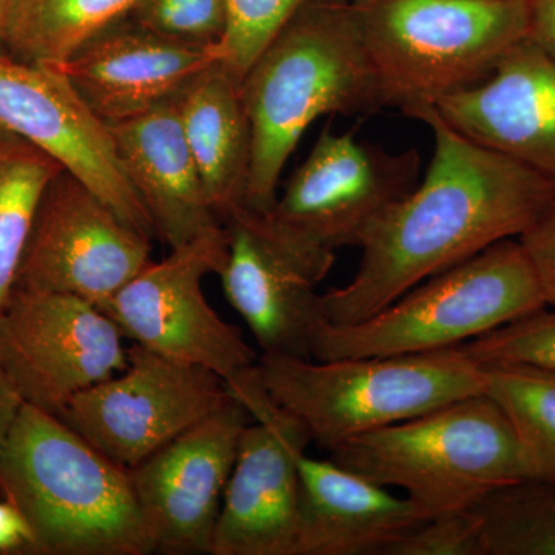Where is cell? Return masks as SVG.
Here are the masks:
<instances>
[{
  "mask_svg": "<svg viewBox=\"0 0 555 555\" xmlns=\"http://www.w3.org/2000/svg\"><path fill=\"white\" fill-rule=\"evenodd\" d=\"M459 347L478 366L531 364L555 371V312L539 310Z\"/></svg>",
  "mask_w": 555,
  "mask_h": 555,
  "instance_id": "4316f807",
  "label": "cell"
},
{
  "mask_svg": "<svg viewBox=\"0 0 555 555\" xmlns=\"http://www.w3.org/2000/svg\"><path fill=\"white\" fill-rule=\"evenodd\" d=\"M33 542L30 525L10 502H0V554H28Z\"/></svg>",
  "mask_w": 555,
  "mask_h": 555,
  "instance_id": "4dcf8cb0",
  "label": "cell"
},
{
  "mask_svg": "<svg viewBox=\"0 0 555 555\" xmlns=\"http://www.w3.org/2000/svg\"><path fill=\"white\" fill-rule=\"evenodd\" d=\"M229 255L221 278L225 298L261 349L259 356L312 358V338L323 321L318 284L331 266L278 238L264 217L248 208L222 221Z\"/></svg>",
  "mask_w": 555,
  "mask_h": 555,
  "instance_id": "2e32d148",
  "label": "cell"
},
{
  "mask_svg": "<svg viewBox=\"0 0 555 555\" xmlns=\"http://www.w3.org/2000/svg\"><path fill=\"white\" fill-rule=\"evenodd\" d=\"M0 492L30 525L28 554H153L130 470L43 409L24 403L0 447Z\"/></svg>",
  "mask_w": 555,
  "mask_h": 555,
  "instance_id": "3957f363",
  "label": "cell"
},
{
  "mask_svg": "<svg viewBox=\"0 0 555 555\" xmlns=\"http://www.w3.org/2000/svg\"><path fill=\"white\" fill-rule=\"evenodd\" d=\"M259 377L273 400L334 451L352 438L485 392L483 366L460 347L411 356L337 360L259 356Z\"/></svg>",
  "mask_w": 555,
  "mask_h": 555,
  "instance_id": "8992f818",
  "label": "cell"
},
{
  "mask_svg": "<svg viewBox=\"0 0 555 555\" xmlns=\"http://www.w3.org/2000/svg\"><path fill=\"white\" fill-rule=\"evenodd\" d=\"M543 309L545 297L524 246L518 238L503 240L357 323L323 321L313 334L312 358L454 349Z\"/></svg>",
  "mask_w": 555,
  "mask_h": 555,
  "instance_id": "52a82bcc",
  "label": "cell"
},
{
  "mask_svg": "<svg viewBox=\"0 0 555 555\" xmlns=\"http://www.w3.org/2000/svg\"><path fill=\"white\" fill-rule=\"evenodd\" d=\"M337 2H350V0H337Z\"/></svg>",
  "mask_w": 555,
  "mask_h": 555,
  "instance_id": "e575fe53",
  "label": "cell"
},
{
  "mask_svg": "<svg viewBox=\"0 0 555 555\" xmlns=\"http://www.w3.org/2000/svg\"><path fill=\"white\" fill-rule=\"evenodd\" d=\"M299 513L294 555H389L425 513L389 488L332 460L299 463Z\"/></svg>",
  "mask_w": 555,
  "mask_h": 555,
  "instance_id": "d6986e66",
  "label": "cell"
},
{
  "mask_svg": "<svg viewBox=\"0 0 555 555\" xmlns=\"http://www.w3.org/2000/svg\"><path fill=\"white\" fill-rule=\"evenodd\" d=\"M518 241L534 268L546 306H555V199Z\"/></svg>",
  "mask_w": 555,
  "mask_h": 555,
  "instance_id": "f546056e",
  "label": "cell"
},
{
  "mask_svg": "<svg viewBox=\"0 0 555 555\" xmlns=\"http://www.w3.org/2000/svg\"><path fill=\"white\" fill-rule=\"evenodd\" d=\"M483 372L485 392L509 416L531 478L555 481V371L494 364Z\"/></svg>",
  "mask_w": 555,
  "mask_h": 555,
  "instance_id": "cb8c5ba5",
  "label": "cell"
},
{
  "mask_svg": "<svg viewBox=\"0 0 555 555\" xmlns=\"http://www.w3.org/2000/svg\"><path fill=\"white\" fill-rule=\"evenodd\" d=\"M409 118L433 131L425 178L367 233L352 280L323 294L328 324L357 323L427 278L518 238L555 199L553 179L463 137L436 107Z\"/></svg>",
  "mask_w": 555,
  "mask_h": 555,
  "instance_id": "6da1fadb",
  "label": "cell"
},
{
  "mask_svg": "<svg viewBox=\"0 0 555 555\" xmlns=\"http://www.w3.org/2000/svg\"><path fill=\"white\" fill-rule=\"evenodd\" d=\"M483 555H555V481L526 478L473 507Z\"/></svg>",
  "mask_w": 555,
  "mask_h": 555,
  "instance_id": "d4e9b609",
  "label": "cell"
},
{
  "mask_svg": "<svg viewBox=\"0 0 555 555\" xmlns=\"http://www.w3.org/2000/svg\"><path fill=\"white\" fill-rule=\"evenodd\" d=\"M108 130L156 238L177 248L222 224L190 152L178 96L134 118L108 124Z\"/></svg>",
  "mask_w": 555,
  "mask_h": 555,
  "instance_id": "ffe728a7",
  "label": "cell"
},
{
  "mask_svg": "<svg viewBox=\"0 0 555 555\" xmlns=\"http://www.w3.org/2000/svg\"><path fill=\"white\" fill-rule=\"evenodd\" d=\"M385 108L403 115L477 86L528 38V0H350Z\"/></svg>",
  "mask_w": 555,
  "mask_h": 555,
  "instance_id": "5b68a950",
  "label": "cell"
},
{
  "mask_svg": "<svg viewBox=\"0 0 555 555\" xmlns=\"http://www.w3.org/2000/svg\"><path fill=\"white\" fill-rule=\"evenodd\" d=\"M250 422L233 397L129 469L153 553L210 554L241 434Z\"/></svg>",
  "mask_w": 555,
  "mask_h": 555,
  "instance_id": "9a60e30c",
  "label": "cell"
},
{
  "mask_svg": "<svg viewBox=\"0 0 555 555\" xmlns=\"http://www.w3.org/2000/svg\"><path fill=\"white\" fill-rule=\"evenodd\" d=\"M217 62L219 47L166 38L127 17L94 36L57 68L108 126L173 100Z\"/></svg>",
  "mask_w": 555,
  "mask_h": 555,
  "instance_id": "e0dca14e",
  "label": "cell"
},
{
  "mask_svg": "<svg viewBox=\"0 0 555 555\" xmlns=\"http://www.w3.org/2000/svg\"><path fill=\"white\" fill-rule=\"evenodd\" d=\"M182 129L219 221L247 208L251 126L241 86L221 62L198 73L178 94Z\"/></svg>",
  "mask_w": 555,
  "mask_h": 555,
  "instance_id": "44dd1931",
  "label": "cell"
},
{
  "mask_svg": "<svg viewBox=\"0 0 555 555\" xmlns=\"http://www.w3.org/2000/svg\"><path fill=\"white\" fill-rule=\"evenodd\" d=\"M528 38L555 61V0H528Z\"/></svg>",
  "mask_w": 555,
  "mask_h": 555,
  "instance_id": "1f68e13d",
  "label": "cell"
},
{
  "mask_svg": "<svg viewBox=\"0 0 555 555\" xmlns=\"http://www.w3.org/2000/svg\"><path fill=\"white\" fill-rule=\"evenodd\" d=\"M241 96L254 144L247 208L264 215L288 158L318 118L385 108L352 3L310 0L259 54Z\"/></svg>",
  "mask_w": 555,
  "mask_h": 555,
  "instance_id": "7a4b0ae2",
  "label": "cell"
},
{
  "mask_svg": "<svg viewBox=\"0 0 555 555\" xmlns=\"http://www.w3.org/2000/svg\"><path fill=\"white\" fill-rule=\"evenodd\" d=\"M332 459L400 489L427 517L473 509L496 489L531 478L509 416L486 392L352 438Z\"/></svg>",
  "mask_w": 555,
  "mask_h": 555,
  "instance_id": "277c9868",
  "label": "cell"
},
{
  "mask_svg": "<svg viewBox=\"0 0 555 555\" xmlns=\"http://www.w3.org/2000/svg\"><path fill=\"white\" fill-rule=\"evenodd\" d=\"M310 0H225L228 30L219 43L222 67L240 83L266 47Z\"/></svg>",
  "mask_w": 555,
  "mask_h": 555,
  "instance_id": "484cf974",
  "label": "cell"
},
{
  "mask_svg": "<svg viewBox=\"0 0 555 555\" xmlns=\"http://www.w3.org/2000/svg\"><path fill=\"white\" fill-rule=\"evenodd\" d=\"M251 422L240 438L211 555H294L308 429L269 396L258 363L225 382Z\"/></svg>",
  "mask_w": 555,
  "mask_h": 555,
  "instance_id": "30bf717a",
  "label": "cell"
},
{
  "mask_svg": "<svg viewBox=\"0 0 555 555\" xmlns=\"http://www.w3.org/2000/svg\"><path fill=\"white\" fill-rule=\"evenodd\" d=\"M139 0H13L7 54L27 64L61 67L89 40L127 20Z\"/></svg>",
  "mask_w": 555,
  "mask_h": 555,
  "instance_id": "7402d4cb",
  "label": "cell"
},
{
  "mask_svg": "<svg viewBox=\"0 0 555 555\" xmlns=\"http://www.w3.org/2000/svg\"><path fill=\"white\" fill-rule=\"evenodd\" d=\"M24 398L11 379L9 372L3 366L0 358V447L9 436L14 420L20 415L21 408L24 406Z\"/></svg>",
  "mask_w": 555,
  "mask_h": 555,
  "instance_id": "d6a6232c",
  "label": "cell"
},
{
  "mask_svg": "<svg viewBox=\"0 0 555 555\" xmlns=\"http://www.w3.org/2000/svg\"><path fill=\"white\" fill-rule=\"evenodd\" d=\"M436 108L463 137L555 181V61L531 39Z\"/></svg>",
  "mask_w": 555,
  "mask_h": 555,
  "instance_id": "ac0fdd59",
  "label": "cell"
},
{
  "mask_svg": "<svg viewBox=\"0 0 555 555\" xmlns=\"http://www.w3.org/2000/svg\"><path fill=\"white\" fill-rule=\"evenodd\" d=\"M0 127L60 163L131 229L156 238L107 124L94 115L61 68L0 54Z\"/></svg>",
  "mask_w": 555,
  "mask_h": 555,
  "instance_id": "5bb4252c",
  "label": "cell"
},
{
  "mask_svg": "<svg viewBox=\"0 0 555 555\" xmlns=\"http://www.w3.org/2000/svg\"><path fill=\"white\" fill-rule=\"evenodd\" d=\"M228 255V230L221 224L171 248L158 264L150 262L101 310L137 345L228 382L259 360L240 328L222 320L203 294L204 276L219 275Z\"/></svg>",
  "mask_w": 555,
  "mask_h": 555,
  "instance_id": "9c48e42d",
  "label": "cell"
},
{
  "mask_svg": "<svg viewBox=\"0 0 555 555\" xmlns=\"http://www.w3.org/2000/svg\"><path fill=\"white\" fill-rule=\"evenodd\" d=\"M389 555H483L474 509L427 518L400 540Z\"/></svg>",
  "mask_w": 555,
  "mask_h": 555,
  "instance_id": "f1b7e54d",
  "label": "cell"
},
{
  "mask_svg": "<svg viewBox=\"0 0 555 555\" xmlns=\"http://www.w3.org/2000/svg\"><path fill=\"white\" fill-rule=\"evenodd\" d=\"M13 0H0V54H7L5 33L9 25V17Z\"/></svg>",
  "mask_w": 555,
  "mask_h": 555,
  "instance_id": "836d02e7",
  "label": "cell"
},
{
  "mask_svg": "<svg viewBox=\"0 0 555 555\" xmlns=\"http://www.w3.org/2000/svg\"><path fill=\"white\" fill-rule=\"evenodd\" d=\"M130 20L166 38L219 47L228 30L225 0H139Z\"/></svg>",
  "mask_w": 555,
  "mask_h": 555,
  "instance_id": "83f0119b",
  "label": "cell"
},
{
  "mask_svg": "<svg viewBox=\"0 0 555 555\" xmlns=\"http://www.w3.org/2000/svg\"><path fill=\"white\" fill-rule=\"evenodd\" d=\"M150 254L152 240L61 170L40 198L14 288L75 295L101 309L152 262Z\"/></svg>",
  "mask_w": 555,
  "mask_h": 555,
  "instance_id": "4fadbf2b",
  "label": "cell"
},
{
  "mask_svg": "<svg viewBox=\"0 0 555 555\" xmlns=\"http://www.w3.org/2000/svg\"><path fill=\"white\" fill-rule=\"evenodd\" d=\"M64 167L0 127V310L9 301L40 198Z\"/></svg>",
  "mask_w": 555,
  "mask_h": 555,
  "instance_id": "603a6c76",
  "label": "cell"
},
{
  "mask_svg": "<svg viewBox=\"0 0 555 555\" xmlns=\"http://www.w3.org/2000/svg\"><path fill=\"white\" fill-rule=\"evenodd\" d=\"M232 398L215 372L134 345L124 371L73 397L57 416L131 469Z\"/></svg>",
  "mask_w": 555,
  "mask_h": 555,
  "instance_id": "8fae6325",
  "label": "cell"
},
{
  "mask_svg": "<svg viewBox=\"0 0 555 555\" xmlns=\"http://www.w3.org/2000/svg\"><path fill=\"white\" fill-rule=\"evenodd\" d=\"M420 167L415 150L389 153L353 131L327 127L262 217L288 246L334 266L335 250L360 247L378 219L415 189Z\"/></svg>",
  "mask_w": 555,
  "mask_h": 555,
  "instance_id": "ba28073f",
  "label": "cell"
},
{
  "mask_svg": "<svg viewBox=\"0 0 555 555\" xmlns=\"http://www.w3.org/2000/svg\"><path fill=\"white\" fill-rule=\"evenodd\" d=\"M118 324L93 302L14 288L0 310V358L25 403L60 415L129 364Z\"/></svg>",
  "mask_w": 555,
  "mask_h": 555,
  "instance_id": "7c38bea8",
  "label": "cell"
}]
</instances>
